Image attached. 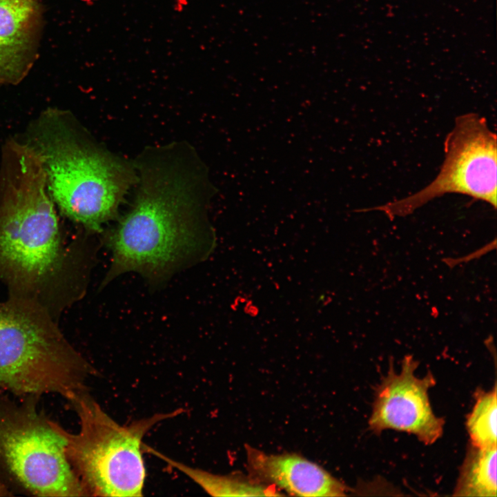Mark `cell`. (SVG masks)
Masks as SVG:
<instances>
[{"mask_svg":"<svg viewBox=\"0 0 497 497\" xmlns=\"http://www.w3.org/2000/svg\"><path fill=\"white\" fill-rule=\"evenodd\" d=\"M43 14L40 0H0V86L19 83L33 66Z\"/></svg>","mask_w":497,"mask_h":497,"instance_id":"obj_9","label":"cell"},{"mask_svg":"<svg viewBox=\"0 0 497 497\" xmlns=\"http://www.w3.org/2000/svg\"><path fill=\"white\" fill-rule=\"evenodd\" d=\"M12 496V494L0 481V497H7Z\"/></svg>","mask_w":497,"mask_h":497,"instance_id":"obj_15","label":"cell"},{"mask_svg":"<svg viewBox=\"0 0 497 497\" xmlns=\"http://www.w3.org/2000/svg\"><path fill=\"white\" fill-rule=\"evenodd\" d=\"M133 164L132 205L104 234L112 255L104 286L131 271L160 284L203 251L201 170L193 148L182 142L148 147Z\"/></svg>","mask_w":497,"mask_h":497,"instance_id":"obj_1","label":"cell"},{"mask_svg":"<svg viewBox=\"0 0 497 497\" xmlns=\"http://www.w3.org/2000/svg\"><path fill=\"white\" fill-rule=\"evenodd\" d=\"M40 398L0 391V481L13 496H86L59 424L39 410Z\"/></svg>","mask_w":497,"mask_h":497,"instance_id":"obj_6","label":"cell"},{"mask_svg":"<svg viewBox=\"0 0 497 497\" xmlns=\"http://www.w3.org/2000/svg\"><path fill=\"white\" fill-rule=\"evenodd\" d=\"M48 190L40 154L11 138L0 166V283L9 296L34 301L56 318L58 295L65 306L83 293V261L66 246Z\"/></svg>","mask_w":497,"mask_h":497,"instance_id":"obj_2","label":"cell"},{"mask_svg":"<svg viewBox=\"0 0 497 497\" xmlns=\"http://www.w3.org/2000/svg\"><path fill=\"white\" fill-rule=\"evenodd\" d=\"M50 195L61 213L90 233L115 219L137 175L133 162L95 142L66 111L44 110L29 128Z\"/></svg>","mask_w":497,"mask_h":497,"instance_id":"obj_3","label":"cell"},{"mask_svg":"<svg viewBox=\"0 0 497 497\" xmlns=\"http://www.w3.org/2000/svg\"><path fill=\"white\" fill-rule=\"evenodd\" d=\"M249 472L260 483L298 496H344L347 488L316 463L296 454H268L246 447Z\"/></svg>","mask_w":497,"mask_h":497,"instance_id":"obj_10","label":"cell"},{"mask_svg":"<svg viewBox=\"0 0 497 497\" xmlns=\"http://www.w3.org/2000/svg\"><path fill=\"white\" fill-rule=\"evenodd\" d=\"M144 450L161 458L188 476L205 492L213 496H277L273 485H265L237 475H219L187 465L170 458L144 444Z\"/></svg>","mask_w":497,"mask_h":497,"instance_id":"obj_11","label":"cell"},{"mask_svg":"<svg viewBox=\"0 0 497 497\" xmlns=\"http://www.w3.org/2000/svg\"><path fill=\"white\" fill-rule=\"evenodd\" d=\"M496 447L470 445L460 468L454 496H497Z\"/></svg>","mask_w":497,"mask_h":497,"instance_id":"obj_12","label":"cell"},{"mask_svg":"<svg viewBox=\"0 0 497 497\" xmlns=\"http://www.w3.org/2000/svg\"><path fill=\"white\" fill-rule=\"evenodd\" d=\"M188 4V0H173V10L176 12H182Z\"/></svg>","mask_w":497,"mask_h":497,"instance_id":"obj_14","label":"cell"},{"mask_svg":"<svg viewBox=\"0 0 497 497\" xmlns=\"http://www.w3.org/2000/svg\"><path fill=\"white\" fill-rule=\"evenodd\" d=\"M56 320L32 300H0V391L20 398L52 393L68 401L88 389L97 371Z\"/></svg>","mask_w":497,"mask_h":497,"instance_id":"obj_4","label":"cell"},{"mask_svg":"<svg viewBox=\"0 0 497 497\" xmlns=\"http://www.w3.org/2000/svg\"><path fill=\"white\" fill-rule=\"evenodd\" d=\"M475 404L467 416L466 426L471 445L478 447L496 446L497 398L496 387L475 393Z\"/></svg>","mask_w":497,"mask_h":497,"instance_id":"obj_13","label":"cell"},{"mask_svg":"<svg viewBox=\"0 0 497 497\" xmlns=\"http://www.w3.org/2000/svg\"><path fill=\"white\" fill-rule=\"evenodd\" d=\"M445 159L436 177L420 191L372 209L391 219L405 216L436 197L458 193L496 208L497 139L476 113L456 117L445 142Z\"/></svg>","mask_w":497,"mask_h":497,"instance_id":"obj_7","label":"cell"},{"mask_svg":"<svg viewBox=\"0 0 497 497\" xmlns=\"http://www.w3.org/2000/svg\"><path fill=\"white\" fill-rule=\"evenodd\" d=\"M418 364L407 355L396 373L391 360L387 374L375 389L369 425L376 433L386 429L405 431L425 445H431L442 436L444 420L434 414L428 396L436 380L430 371L422 378L417 377Z\"/></svg>","mask_w":497,"mask_h":497,"instance_id":"obj_8","label":"cell"},{"mask_svg":"<svg viewBox=\"0 0 497 497\" xmlns=\"http://www.w3.org/2000/svg\"><path fill=\"white\" fill-rule=\"evenodd\" d=\"M79 421L71 433L59 425L68 462L86 496H142L146 476L143 439L159 422L182 409L120 425L88 390L68 400Z\"/></svg>","mask_w":497,"mask_h":497,"instance_id":"obj_5","label":"cell"}]
</instances>
